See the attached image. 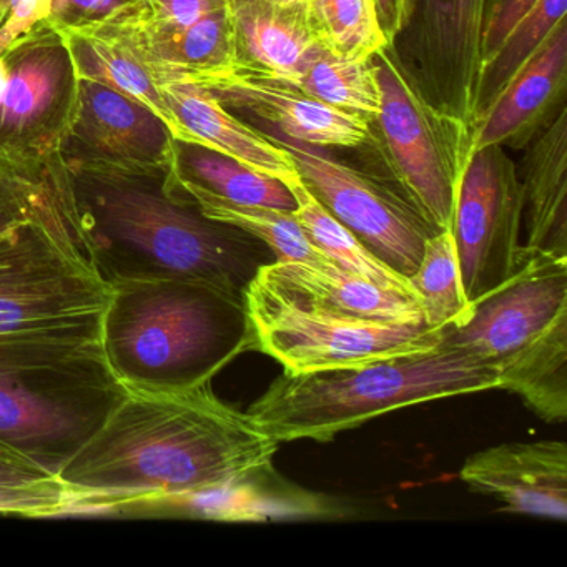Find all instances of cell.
Listing matches in <instances>:
<instances>
[{"mask_svg": "<svg viewBox=\"0 0 567 567\" xmlns=\"http://www.w3.org/2000/svg\"><path fill=\"white\" fill-rule=\"evenodd\" d=\"M280 444L210 383L131 391L58 477L71 511L162 504L270 470Z\"/></svg>", "mask_w": 567, "mask_h": 567, "instance_id": "obj_1", "label": "cell"}, {"mask_svg": "<svg viewBox=\"0 0 567 567\" xmlns=\"http://www.w3.org/2000/svg\"><path fill=\"white\" fill-rule=\"evenodd\" d=\"M85 250L99 277L204 281L244 297L275 261L254 235L212 220L174 184L168 168L65 165Z\"/></svg>", "mask_w": 567, "mask_h": 567, "instance_id": "obj_2", "label": "cell"}, {"mask_svg": "<svg viewBox=\"0 0 567 567\" xmlns=\"http://www.w3.org/2000/svg\"><path fill=\"white\" fill-rule=\"evenodd\" d=\"M101 318L0 333V444L55 477L131 393Z\"/></svg>", "mask_w": 567, "mask_h": 567, "instance_id": "obj_3", "label": "cell"}, {"mask_svg": "<svg viewBox=\"0 0 567 567\" xmlns=\"http://www.w3.org/2000/svg\"><path fill=\"white\" fill-rule=\"evenodd\" d=\"M101 341L115 377L144 393L210 383L235 358L255 351L241 295L178 278L111 285Z\"/></svg>", "mask_w": 567, "mask_h": 567, "instance_id": "obj_4", "label": "cell"}, {"mask_svg": "<svg viewBox=\"0 0 567 567\" xmlns=\"http://www.w3.org/2000/svg\"><path fill=\"white\" fill-rule=\"evenodd\" d=\"M496 388L493 368L440 343L360 367L280 374L247 413L278 443H328L391 411Z\"/></svg>", "mask_w": 567, "mask_h": 567, "instance_id": "obj_5", "label": "cell"}, {"mask_svg": "<svg viewBox=\"0 0 567 567\" xmlns=\"http://www.w3.org/2000/svg\"><path fill=\"white\" fill-rule=\"evenodd\" d=\"M440 343L464 351L499 377L546 423L567 420V257L530 250L466 320L441 328Z\"/></svg>", "mask_w": 567, "mask_h": 567, "instance_id": "obj_6", "label": "cell"}, {"mask_svg": "<svg viewBox=\"0 0 567 567\" xmlns=\"http://www.w3.org/2000/svg\"><path fill=\"white\" fill-rule=\"evenodd\" d=\"M388 45L373 58L380 112L381 181L393 188L434 231L451 230L464 172L474 155L476 131L437 107Z\"/></svg>", "mask_w": 567, "mask_h": 567, "instance_id": "obj_7", "label": "cell"}, {"mask_svg": "<svg viewBox=\"0 0 567 567\" xmlns=\"http://www.w3.org/2000/svg\"><path fill=\"white\" fill-rule=\"evenodd\" d=\"M109 295L89 260L72 187L51 215L0 237V333L101 317Z\"/></svg>", "mask_w": 567, "mask_h": 567, "instance_id": "obj_8", "label": "cell"}, {"mask_svg": "<svg viewBox=\"0 0 567 567\" xmlns=\"http://www.w3.org/2000/svg\"><path fill=\"white\" fill-rule=\"evenodd\" d=\"M244 301L255 351L277 360L288 374L360 367L440 344L441 330L426 324L344 317L290 297L257 275Z\"/></svg>", "mask_w": 567, "mask_h": 567, "instance_id": "obj_9", "label": "cell"}, {"mask_svg": "<svg viewBox=\"0 0 567 567\" xmlns=\"http://www.w3.org/2000/svg\"><path fill=\"white\" fill-rule=\"evenodd\" d=\"M0 164L42 172L61 155L79 109L81 79L71 52L48 19L2 54Z\"/></svg>", "mask_w": 567, "mask_h": 567, "instance_id": "obj_10", "label": "cell"}, {"mask_svg": "<svg viewBox=\"0 0 567 567\" xmlns=\"http://www.w3.org/2000/svg\"><path fill=\"white\" fill-rule=\"evenodd\" d=\"M523 218V184L503 145L474 152L451 227L461 287L470 307L519 267Z\"/></svg>", "mask_w": 567, "mask_h": 567, "instance_id": "obj_11", "label": "cell"}, {"mask_svg": "<svg viewBox=\"0 0 567 567\" xmlns=\"http://www.w3.org/2000/svg\"><path fill=\"white\" fill-rule=\"evenodd\" d=\"M290 154L313 197L374 255L403 277L416 271L424 241L436 234L377 175L350 167L321 147L270 135Z\"/></svg>", "mask_w": 567, "mask_h": 567, "instance_id": "obj_12", "label": "cell"}, {"mask_svg": "<svg viewBox=\"0 0 567 567\" xmlns=\"http://www.w3.org/2000/svg\"><path fill=\"white\" fill-rule=\"evenodd\" d=\"M174 132L147 105L115 89L81 79L79 109L62 145L65 165L168 168Z\"/></svg>", "mask_w": 567, "mask_h": 567, "instance_id": "obj_13", "label": "cell"}, {"mask_svg": "<svg viewBox=\"0 0 567 567\" xmlns=\"http://www.w3.org/2000/svg\"><path fill=\"white\" fill-rule=\"evenodd\" d=\"M489 0H423L414 35L417 84L476 131L483 31Z\"/></svg>", "mask_w": 567, "mask_h": 567, "instance_id": "obj_14", "label": "cell"}, {"mask_svg": "<svg viewBox=\"0 0 567 567\" xmlns=\"http://www.w3.org/2000/svg\"><path fill=\"white\" fill-rule=\"evenodd\" d=\"M200 85L225 107L250 112L284 137L315 147H360L373 134L363 115L331 107L281 79L250 69L235 68Z\"/></svg>", "mask_w": 567, "mask_h": 567, "instance_id": "obj_15", "label": "cell"}, {"mask_svg": "<svg viewBox=\"0 0 567 567\" xmlns=\"http://www.w3.org/2000/svg\"><path fill=\"white\" fill-rule=\"evenodd\" d=\"M471 491L503 501L504 509L544 519H567V444L504 443L467 457L460 471Z\"/></svg>", "mask_w": 567, "mask_h": 567, "instance_id": "obj_16", "label": "cell"}, {"mask_svg": "<svg viewBox=\"0 0 567 567\" xmlns=\"http://www.w3.org/2000/svg\"><path fill=\"white\" fill-rule=\"evenodd\" d=\"M162 95L175 138L204 145L284 184L298 177L290 154L281 145L238 121L204 85L175 81L162 87Z\"/></svg>", "mask_w": 567, "mask_h": 567, "instance_id": "obj_17", "label": "cell"}, {"mask_svg": "<svg viewBox=\"0 0 567 567\" xmlns=\"http://www.w3.org/2000/svg\"><path fill=\"white\" fill-rule=\"evenodd\" d=\"M237 68L288 81L320 48L307 0H225Z\"/></svg>", "mask_w": 567, "mask_h": 567, "instance_id": "obj_18", "label": "cell"}, {"mask_svg": "<svg viewBox=\"0 0 567 567\" xmlns=\"http://www.w3.org/2000/svg\"><path fill=\"white\" fill-rule=\"evenodd\" d=\"M567 24L547 39L539 52L511 82L476 131L474 151L491 145L520 148L547 124L566 94Z\"/></svg>", "mask_w": 567, "mask_h": 567, "instance_id": "obj_19", "label": "cell"}, {"mask_svg": "<svg viewBox=\"0 0 567 567\" xmlns=\"http://www.w3.org/2000/svg\"><path fill=\"white\" fill-rule=\"evenodd\" d=\"M134 4L104 24L61 34L79 79L99 82L142 102L157 112L174 132L162 95L161 75L148 59L132 19Z\"/></svg>", "mask_w": 567, "mask_h": 567, "instance_id": "obj_20", "label": "cell"}, {"mask_svg": "<svg viewBox=\"0 0 567 567\" xmlns=\"http://www.w3.org/2000/svg\"><path fill=\"white\" fill-rule=\"evenodd\" d=\"M257 277L305 303L344 317L426 324L416 298L378 287L334 264L315 267L301 261H271L258 270Z\"/></svg>", "mask_w": 567, "mask_h": 567, "instance_id": "obj_21", "label": "cell"}, {"mask_svg": "<svg viewBox=\"0 0 567 567\" xmlns=\"http://www.w3.org/2000/svg\"><path fill=\"white\" fill-rule=\"evenodd\" d=\"M530 250L567 257V111L560 107L529 142L520 178Z\"/></svg>", "mask_w": 567, "mask_h": 567, "instance_id": "obj_22", "label": "cell"}, {"mask_svg": "<svg viewBox=\"0 0 567 567\" xmlns=\"http://www.w3.org/2000/svg\"><path fill=\"white\" fill-rule=\"evenodd\" d=\"M171 178L188 197L202 195L230 204L297 210V200L284 182L182 138L174 137Z\"/></svg>", "mask_w": 567, "mask_h": 567, "instance_id": "obj_23", "label": "cell"}, {"mask_svg": "<svg viewBox=\"0 0 567 567\" xmlns=\"http://www.w3.org/2000/svg\"><path fill=\"white\" fill-rule=\"evenodd\" d=\"M297 200V210L293 212L298 224L307 234L308 240L341 270L364 278L378 287L386 290L400 291L416 298L410 280L396 270L384 264L374 255L353 231L348 230L327 208L313 197L307 185L301 182L300 175L291 178L287 184ZM417 301V300H416Z\"/></svg>", "mask_w": 567, "mask_h": 567, "instance_id": "obj_24", "label": "cell"}, {"mask_svg": "<svg viewBox=\"0 0 567 567\" xmlns=\"http://www.w3.org/2000/svg\"><path fill=\"white\" fill-rule=\"evenodd\" d=\"M285 82L323 104L363 115L368 121L377 118L380 112V85L373 59L341 58L320 45L300 71Z\"/></svg>", "mask_w": 567, "mask_h": 567, "instance_id": "obj_25", "label": "cell"}, {"mask_svg": "<svg viewBox=\"0 0 567 567\" xmlns=\"http://www.w3.org/2000/svg\"><path fill=\"white\" fill-rule=\"evenodd\" d=\"M566 11L567 0H539L504 39L496 54L483 65L477 87L476 131L511 82L566 22Z\"/></svg>", "mask_w": 567, "mask_h": 567, "instance_id": "obj_26", "label": "cell"}, {"mask_svg": "<svg viewBox=\"0 0 567 567\" xmlns=\"http://www.w3.org/2000/svg\"><path fill=\"white\" fill-rule=\"evenodd\" d=\"M188 198L200 208L205 217L240 228L264 241L274 254L275 261H301L315 267H327L333 264L308 240L293 212L257 207V205L230 204V202L202 197V195Z\"/></svg>", "mask_w": 567, "mask_h": 567, "instance_id": "obj_27", "label": "cell"}, {"mask_svg": "<svg viewBox=\"0 0 567 567\" xmlns=\"http://www.w3.org/2000/svg\"><path fill=\"white\" fill-rule=\"evenodd\" d=\"M408 280L427 327L441 330L447 324L466 320L471 307L461 287L451 230L437 231L427 237L420 265Z\"/></svg>", "mask_w": 567, "mask_h": 567, "instance_id": "obj_28", "label": "cell"}, {"mask_svg": "<svg viewBox=\"0 0 567 567\" xmlns=\"http://www.w3.org/2000/svg\"><path fill=\"white\" fill-rule=\"evenodd\" d=\"M307 8L318 42L333 54L370 61L393 45L381 29L374 0H307Z\"/></svg>", "mask_w": 567, "mask_h": 567, "instance_id": "obj_29", "label": "cell"}, {"mask_svg": "<svg viewBox=\"0 0 567 567\" xmlns=\"http://www.w3.org/2000/svg\"><path fill=\"white\" fill-rule=\"evenodd\" d=\"M71 188L61 155L42 172H28L0 164V237L51 215Z\"/></svg>", "mask_w": 567, "mask_h": 567, "instance_id": "obj_30", "label": "cell"}, {"mask_svg": "<svg viewBox=\"0 0 567 567\" xmlns=\"http://www.w3.org/2000/svg\"><path fill=\"white\" fill-rule=\"evenodd\" d=\"M71 496L59 477L0 444V513L54 516L71 511Z\"/></svg>", "mask_w": 567, "mask_h": 567, "instance_id": "obj_31", "label": "cell"}, {"mask_svg": "<svg viewBox=\"0 0 567 567\" xmlns=\"http://www.w3.org/2000/svg\"><path fill=\"white\" fill-rule=\"evenodd\" d=\"M135 0H52L48 21L59 32L82 31L111 21Z\"/></svg>", "mask_w": 567, "mask_h": 567, "instance_id": "obj_32", "label": "cell"}, {"mask_svg": "<svg viewBox=\"0 0 567 567\" xmlns=\"http://www.w3.org/2000/svg\"><path fill=\"white\" fill-rule=\"evenodd\" d=\"M483 31V65L496 54L504 39L516 28L517 22L533 11L539 0H489ZM483 69V68H481Z\"/></svg>", "mask_w": 567, "mask_h": 567, "instance_id": "obj_33", "label": "cell"}, {"mask_svg": "<svg viewBox=\"0 0 567 567\" xmlns=\"http://www.w3.org/2000/svg\"><path fill=\"white\" fill-rule=\"evenodd\" d=\"M8 16L0 24V54L35 24L48 19L52 0H6Z\"/></svg>", "mask_w": 567, "mask_h": 567, "instance_id": "obj_34", "label": "cell"}, {"mask_svg": "<svg viewBox=\"0 0 567 567\" xmlns=\"http://www.w3.org/2000/svg\"><path fill=\"white\" fill-rule=\"evenodd\" d=\"M381 29L388 42L394 44L401 32L413 21L416 0H374Z\"/></svg>", "mask_w": 567, "mask_h": 567, "instance_id": "obj_35", "label": "cell"}, {"mask_svg": "<svg viewBox=\"0 0 567 567\" xmlns=\"http://www.w3.org/2000/svg\"><path fill=\"white\" fill-rule=\"evenodd\" d=\"M8 2L6 0H0V24L4 22L6 16H8Z\"/></svg>", "mask_w": 567, "mask_h": 567, "instance_id": "obj_36", "label": "cell"}]
</instances>
